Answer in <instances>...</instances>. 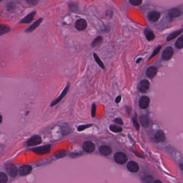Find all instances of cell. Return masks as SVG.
Listing matches in <instances>:
<instances>
[{"label":"cell","instance_id":"obj_41","mask_svg":"<svg viewBox=\"0 0 183 183\" xmlns=\"http://www.w3.org/2000/svg\"><path fill=\"white\" fill-rule=\"evenodd\" d=\"M154 183H161V181H160L159 180H155V182H154Z\"/></svg>","mask_w":183,"mask_h":183},{"label":"cell","instance_id":"obj_36","mask_svg":"<svg viewBox=\"0 0 183 183\" xmlns=\"http://www.w3.org/2000/svg\"><path fill=\"white\" fill-rule=\"evenodd\" d=\"M96 113V106L94 104H93L92 107V117H94Z\"/></svg>","mask_w":183,"mask_h":183},{"label":"cell","instance_id":"obj_25","mask_svg":"<svg viewBox=\"0 0 183 183\" xmlns=\"http://www.w3.org/2000/svg\"><path fill=\"white\" fill-rule=\"evenodd\" d=\"M175 45L177 49H181L183 48V35L177 39Z\"/></svg>","mask_w":183,"mask_h":183},{"label":"cell","instance_id":"obj_16","mask_svg":"<svg viewBox=\"0 0 183 183\" xmlns=\"http://www.w3.org/2000/svg\"><path fill=\"white\" fill-rule=\"evenodd\" d=\"M182 15V11L181 10L174 8L169 10V15L171 17V18H176Z\"/></svg>","mask_w":183,"mask_h":183},{"label":"cell","instance_id":"obj_24","mask_svg":"<svg viewBox=\"0 0 183 183\" xmlns=\"http://www.w3.org/2000/svg\"><path fill=\"white\" fill-rule=\"evenodd\" d=\"M102 40H103V38L101 36H98L96 37L92 43V46L93 47H98L101 45V44L102 43Z\"/></svg>","mask_w":183,"mask_h":183},{"label":"cell","instance_id":"obj_23","mask_svg":"<svg viewBox=\"0 0 183 183\" xmlns=\"http://www.w3.org/2000/svg\"><path fill=\"white\" fill-rule=\"evenodd\" d=\"M10 31L9 26L6 24H0V36L8 34Z\"/></svg>","mask_w":183,"mask_h":183},{"label":"cell","instance_id":"obj_19","mask_svg":"<svg viewBox=\"0 0 183 183\" xmlns=\"http://www.w3.org/2000/svg\"><path fill=\"white\" fill-rule=\"evenodd\" d=\"M100 153L104 156H109L111 154L112 150L109 147L102 146L99 148Z\"/></svg>","mask_w":183,"mask_h":183},{"label":"cell","instance_id":"obj_21","mask_svg":"<svg viewBox=\"0 0 183 183\" xmlns=\"http://www.w3.org/2000/svg\"><path fill=\"white\" fill-rule=\"evenodd\" d=\"M139 120H140V122L141 125L144 127H147L148 126L150 125V120L145 115L141 116Z\"/></svg>","mask_w":183,"mask_h":183},{"label":"cell","instance_id":"obj_29","mask_svg":"<svg viewBox=\"0 0 183 183\" xmlns=\"http://www.w3.org/2000/svg\"><path fill=\"white\" fill-rule=\"evenodd\" d=\"M66 155V152L64 151V150H62L58 151L57 152L55 153V156L57 158H63Z\"/></svg>","mask_w":183,"mask_h":183},{"label":"cell","instance_id":"obj_11","mask_svg":"<svg viewBox=\"0 0 183 183\" xmlns=\"http://www.w3.org/2000/svg\"><path fill=\"white\" fill-rule=\"evenodd\" d=\"M32 170V168L30 165H23L19 168V174L21 176H27L28 174H30Z\"/></svg>","mask_w":183,"mask_h":183},{"label":"cell","instance_id":"obj_12","mask_svg":"<svg viewBox=\"0 0 183 183\" xmlns=\"http://www.w3.org/2000/svg\"><path fill=\"white\" fill-rule=\"evenodd\" d=\"M160 16H161V15L160 12L156 11H153L150 12L147 16L148 19L153 22L157 21L160 18Z\"/></svg>","mask_w":183,"mask_h":183},{"label":"cell","instance_id":"obj_7","mask_svg":"<svg viewBox=\"0 0 183 183\" xmlns=\"http://www.w3.org/2000/svg\"><path fill=\"white\" fill-rule=\"evenodd\" d=\"M87 22L84 19H79L75 23V27L77 30L81 31L84 30L87 28Z\"/></svg>","mask_w":183,"mask_h":183},{"label":"cell","instance_id":"obj_39","mask_svg":"<svg viewBox=\"0 0 183 183\" xmlns=\"http://www.w3.org/2000/svg\"><path fill=\"white\" fill-rule=\"evenodd\" d=\"M180 169L183 171V164H180Z\"/></svg>","mask_w":183,"mask_h":183},{"label":"cell","instance_id":"obj_8","mask_svg":"<svg viewBox=\"0 0 183 183\" xmlns=\"http://www.w3.org/2000/svg\"><path fill=\"white\" fill-rule=\"evenodd\" d=\"M82 148L86 153H92L94 151L95 146L93 143L89 141H87L83 144Z\"/></svg>","mask_w":183,"mask_h":183},{"label":"cell","instance_id":"obj_3","mask_svg":"<svg viewBox=\"0 0 183 183\" xmlns=\"http://www.w3.org/2000/svg\"><path fill=\"white\" fill-rule=\"evenodd\" d=\"M150 88V82L147 79H143L139 83L138 88L139 91L145 93L148 91Z\"/></svg>","mask_w":183,"mask_h":183},{"label":"cell","instance_id":"obj_26","mask_svg":"<svg viewBox=\"0 0 183 183\" xmlns=\"http://www.w3.org/2000/svg\"><path fill=\"white\" fill-rule=\"evenodd\" d=\"M93 56H94V58L95 61H96V62L98 64V65L102 68V69H104V65L103 62L101 61L100 59L98 57V55L96 54V53H93Z\"/></svg>","mask_w":183,"mask_h":183},{"label":"cell","instance_id":"obj_22","mask_svg":"<svg viewBox=\"0 0 183 183\" xmlns=\"http://www.w3.org/2000/svg\"><path fill=\"white\" fill-rule=\"evenodd\" d=\"M183 32V29H181L175 31L171 34H170L168 37H167V41H170L171 40L174 39L177 36H178L180 34H182Z\"/></svg>","mask_w":183,"mask_h":183},{"label":"cell","instance_id":"obj_34","mask_svg":"<svg viewBox=\"0 0 183 183\" xmlns=\"http://www.w3.org/2000/svg\"><path fill=\"white\" fill-rule=\"evenodd\" d=\"M161 46H159V47H157L156 49L154 51V52L152 53V55H151V56H150V59H151V58H153L154 56H155L156 55H157L158 53H159V52H160V49H161Z\"/></svg>","mask_w":183,"mask_h":183},{"label":"cell","instance_id":"obj_18","mask_svg":"<svg viewBox=\"0 0 183 183\" xmlns=\"http://www.w3.org/2000/svg\"><path fill=\"white\" fill-rule=\"evenodd\" d=\"M157 72V68L155 67L152 66L148 68L146 71V75L149 78L152 79L155 76Z\"/></svg>","mask_w":183,"mask_h":183},{"label":"cell","instance_id":"obj_38","mask_svg":"<svg viewBox=\"0 0 183 183\" xmlns=\"http://www.w3.org/2000/svg\"><path fill=\"white\" fill-rule=\"evenodd\" d=\"M121 101V96H118L116 98L115 102H116V103H119Z\"/></svg>","mask_w":183,"mask_h":183},{"label":"cell","instance_id":"obj_31","mask_svg":"<svg viewBox=\"0 0 183 183\" xmlns=\"http://www.w3.org/2000/svg\"><path fill=\"white\" fill-rule=\"evenodd\" d=\"M143 0H130V2L132 5L134 6H137L142 3Z\"/></svg>","mask_w":183,"mask_h":183},{"label":"cell","instance_id":"obj_35","mask_svg":"<svg viewBox=\"0 0 183 183\" xmlns=\"http://www.w3.org/2000/svg\"><path fill=\"white\" fill-rule=\"evenodd\" d=\"M133 124H134V126L135 128L137 129V130H139V125L138 122V121L137 120L136 118H133Z\"/></svg>","mask_w":183,"mask_h":183},{"label":"cell","instance_id":"obj_17","mask_svg":"<svg viewBox=\"0 0 183 183\" xmlns=\"http://www.w3.org/2000/svg\"><path fill=\"white\" fill-rule=\"evenodd\" d=\"M69 88V85H67V86L65 88V89L63 90V91L61 93L60 96L56 100H55L54 102H52V103L51 104V107L54 106L56 104H57V103H58L63 99V98L64 97V96H65V95L67 94V92H68Z\"/></svg>","mask_w":183,"mask_h":183},{"label":"cell","instance_id":"obj_20","mask_svg":"<svg viewBox=\"0 0 183 183\" xmlns=\"http://www.w3.org/2000/svg\"><path fill=\"white\" fill-rule=\"evenodd\" d=\"M144 34L147 39L148 41H152L154 39L155 35L152 31L148 29H146L144 31Z\"/></svg>","mask_w":183,"mask_h":183},{"label":"cell","instance_id":"obj_32","mask_svg":"<svg viewBox=\"0 0 183 183\" xmlns=\"http://www.w3.org/2000/svg\"><path fill=\"white\" fill-rule=\"evenodd\" d=\"M26 2L29 5L34 6L37 5V4L39 3V0H26Z\"/></svg>","mask_w":183,"mask_h":183},{"label":"cell","instance_id":"obj_6","mask_svg":"<svg viewBox=\"0 0 183 183\" xmlns=\"http://www.w3.org/2000/svg\"><path fill=\"white\" fill-rule=\"evenodd\" d=\"M154 140L156 143L163 142L165 140V135L162 130H159L156 132Z\"/></svg>","mask_w":183,"mask_h":183},{"label":"cell","instance_id":"obj_10","mask_svg":"<svg viewBox=\"0 0 183 183\" xmlns=\"http://www.w3.org/2000/svg\"><path fill=\"white\" fill-rule=\"evenodd\" d=\"M150 103V99L147 96H143L140 98L139 100V107L141 109H145L149 106Z\"/></svg>","mask_w":183,"mask_h":183},{"label":"cell","instance_id":"obj_1","mask_svg":"<svg viewBox=\"0 0 183 183\" xmlns=\"http://www.w3.org/2000/svg\"><path fill=\"white\" fill-rule=\"evenodd\" d=\"M114 159L117 163L123 164L128 161V157L124 153L118 152L115 154Z\"/></svg>","mask_w":183,"mask_h":183},{"label":"cell","instance_id":"obj_40","mask_svg":"<svg viewBox=\"0 0 183 183\" xmlns=\"http://www.w3.org/2000/svg\"><path fill=\"white\" fill-rule=\"evenodd\" d=\"M2 122V117L0 115V124Z\"/></svg>","mask_w":183,"mask_h":183},{"label":"cell","instance_id":"obj_27","mask_svg":"<svg viewBox=\"0 0 183 183\" xmlns=\"http://www.w3.org/2000/svg\"><path fill=\"white\" fill-rule=\"evenodd\" d=\"M109 129H110L111 131L113 132L114 133H119V132H121L123 130L121 127H120L119 126H117L114 125H110Z\"/></svg>","mask_w":183,"mask_h":183},{"label":"cell","instance_id":"obj_37","mask_svg":"<svg viewBox=\"0 0 183 183\" xmlns=\"http://www.w3.org/2000/svg\"><path fill=\"white\" fill-rule=\"evenodd\" d=\"M114 122H116L117 124H119L121 125H123V122L122 119H120V118H116V119H115Z\"/></svg>","mask_w":183,"mask_h":183},{"label":"cell","instance_id":"obj_13","mask_svg":"<svg viewBox=\"0 0 183 183\" xmlns=\"http://www.w3.org/2000/svg\"><path fill=\"white\" fill-rule=\"evenodd\" d=\"M127 168L128 171L131 172H137L139 169V165L134 161H130L127 164Z\"/></svg>","mask_w":183,"mask_h":183},{"label":"cell","instance_id":"obj_14","mask_svg":"<svg viewBox=\"0 0 183 183\" xmlns=\"http://www.w3.org/2000/svg\"><path fill=\"white\" fill-rule=\"evenodd\" d=\"M43 21V19L42 18H40V19H38L37 21H35L33 24H32L30 25V27L27 28L25 30V32H27V33H30V32L33 31L35 29H36L40 25V24L41 23V22Z\"/></svg>","mask_w":183,"mask_h":183},{"label":"cell","instance_id":"obj_4","mask_svg":"<svg viewBox=\"0 0 183 183\" xmlns=\"http://www.w3.org/2000/svg\"><path fill=\"white\" fill-rule=\"evenodd\" d=\"M174 54V49L171 47H168L165 49L162 53V58L165 61L170 60Z\"/></svg>","mask_w":183,"mask_h":183},{"label":"cell","instance_id":"obj_5","mask_svg":"<svg viewBox=\"0 0 183 183\" xmlns=\"http://www.w3.org/2000/svg\"><path fill=\"white\" fill-rule=\"evenodd\" d=\"M42 142V140L40 136L34 135L30 138L27 142V144L28 146H37Z\"/></svg>","mask_w":183,"mask_h":183},{"label":"cell","instance_id":"obj_28","mask_svg":"<svg viewBox=\"0 0 183 183\" xmlns=\"http://www.w3.org/2000/svg\"><path fill=\"white\" fill-rule=\"evenodd\" d=\"M8 181V177L6 174L0 172V183H6Z\"/></svg>","mask_w":183,"mask_h":183},{"label":"cell","instance_id":"obj_2","mask_svg":"<svg viewBox=\"0 0 183 183\" xmlns=\"http://www.w3.org/2000/svg\"><path fill=\"white\" fill-rule=\"evenodd\" d=\"M50 148L51 146L48 144L34 148L33 152L38 155H45L50 152Z\"/></svg>","mask_w":183,"mask_h":183},{"label":"cell","instance_id":"obj_33","mask_svg":"<svg viewBox=\"0 0 183 183\" xmlns=\"http://www.w3.org/2000/svg\"><path fill=\"white\" fill-rule=\"evenodd\" d=\"M92 126V125H85L80 126L78 127V131L79 132L82 131L85 129L86 128L90 127Z\"/></svg>","mask_w":183,"mask_h":183},{"label":"cell","instance_id":"obj_15","mask_svg":"<svg viewBox=\"0 0 183 183\" xmlns=\"http://www.w3.org/2000/svg\"><path fill=\"white\" fill-rule=\"evenodd\" d=\"M35 14H36L35 11L30 12V14H29L26 17H25L24 19H22L19 23H23V24L30 23L33 20L34 17V16L35 15Z\"/></svg>","mask_w":183,"mask_h":183},{"label":"cell","instance_id":"obj_42","mask_svg":"<svg viewBox=\"0 0 183 183\" xmlns=\"http://www.w3.org/2000/svg\"><path fill=\"white\" fill-rule=\"evenodd\" d=\"M2 1V0H0V2H1V1Z\"/></svg>","mask_w":183,"mask_h":183},{"label":"cell","instance_id":"obj_9","mask_svg":"<svg viewBox=\"0 0 183 183\" xmlns=\"http://www.w3.org/2000/svg\"><path fill=\"white\" fill-rule=\"evenodd\" d=\"M6 172L11 177H16L17 174V169L14 165H7L6 167Z\"/></svg>","mask_w":183,"mask_h":183},{"label":"cell","instance_id":"obj_30","mask_svg":"<svg viewBox=\"0 0 183 183\" xmlns=\"http://www.w3.org/2000/svg\"><path fill=\"white\" fill-rule=\"evenodd\" d=\"M153 177L151 176H147L143 178V182L145 183H151L153 182Z\"/></svg>","mask_w":183,"mask_h":183}]
</instances>
